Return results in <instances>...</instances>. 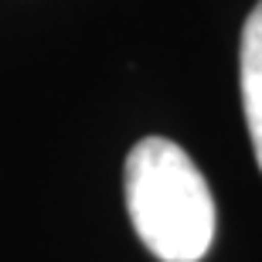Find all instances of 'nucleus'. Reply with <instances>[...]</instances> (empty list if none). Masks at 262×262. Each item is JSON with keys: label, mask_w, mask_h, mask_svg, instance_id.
<instances>
[{"label": "nucleus", "mask_w": 262, "mask_h": 262, "mask_svg": "<svg viewBox=\"0 0 262 262\" xmlns=\"http://www.w3.org/2000/svg\"><path fill=\"white\" fill-rule=\"evenodd\" d=\"M126 208L160 262H201L214 242V198L177 143L146 136L126 157Z\"/></svg>", "instance_id": "obj_1"}, {"label": "nucleus", "mask_w": 262, "mask_h": 262, "mask_svg": "<svg viewBox=\"0 0 262 262\" xmlns=\"http://www.w3.org/2000/svg\"><path fill=\"white\" fill-rule=\"evenodd\" d=\"M242 106H245V123L252 136L255 160L262 167V0L249 14L242 28Z\"/></svg>", "instance_id": "obj_2"}]
</instances>
